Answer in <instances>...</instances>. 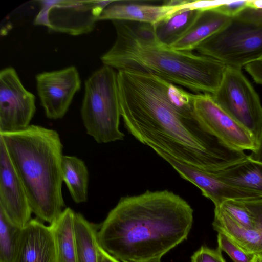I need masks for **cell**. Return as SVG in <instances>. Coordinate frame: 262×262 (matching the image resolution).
Masks as SVG:
<instances>
[{
    "label": "cell",
    "mask_w": 262,
    "mask_h": 262,
    "mask_svg": "<svg viewBox=\"0 0 262 262\" xmlns=\"http://www.w3.org/2000/svg\"><path fill=\"white\" fill-rule=\"evenodd\" d=\"M124 125L138 141L204 171L214 172L247 156L211 134L198 121L194 94L150 73L118 71Z\"/></svg>",
    "instance_id": "1"
},
{
    "label": "cell",
    "mask_w": 262,
    "mask_h": 262,
    "mask_svg": "<svg viewBox=\"0 0 262 262\" xmlns=\"http://www.w3.org/2000/svg\"><path fill=\"white\" fill-rule=\"evenodd\" d=\"M193 212L185 200L166 190L124 196L101 224L97 243L120 262L161 261L187 238Z\"/></svg>",
    "instance_id": "2"
},
{
    "label": "cell",
    "mask_w": 262,
    "mask_h": 262,
    "mask_svg": "<svg viewBox=\"0 0 262 262\" xmlns=\"http://www.w3.org/2000/svg\"><path fill=\"white\" fill-rule=\"evenodd\" d=\"M116 32L112 47L100 59L118 71L150 73L196 94H213L227 66L211 57L176 50L162 43L157 35L146 37L130 21H112Z\"/></svg>",
    "instance_id": "3"
},
{
    "label": "cell",
    "mask_w": 262,
    "mask_h": 262,
    "mask_svg": "<svg viewBox=\"0 0 262 262\" xmlns=\"http://www.w3.org/2000/svg\"><path fill=\"white\" fill-rule=\"evenodd\" d=\"M37 219L52 224L65 209L62 192L63 144L54 129L37 125L0 133Z\"/></svg>",
    "instance_id": "4"
},
{
    "label": "cell",
    "mask_w": 262,
    "mask_h": 262,
    "mask_svg": "<svg viewBox=\"0 0 262 262\" xmlns=\"http://www.w3.org/2000/svg\"><path fill=\"white\" fill-rule=\"evenodd\" d=\"M81 116L86 133L98 143L123 139L117 72L107 66L94 72L84 82Z\"/></svg>",
    "instance_id": "5"
},
{
    "label": "cell",
    "mask_w": 262,
    "mask_h": 262,
    "mask_svg": "<svg viewBox=\"0 0 262 262\" xmlns=\"http://www.w3.org/2000/svg\"><path fill=\"white\" fill-rule=\"evenodd\" d=\"M195 50L227 66L242 69L262 59V25L232 18Z\"/></svg>",
    "instance_id": "6"
},
{
    "label": "cell",
    "mask_w": 262,
    "mask_h": 262,
    "mask_svg": "<svg viewBox=\"0 0 262 262\" xmlns=\"http://www.w3.org/2000/svg\"><path fill=\"white\" fill-rule=\"evenodd\" d=\"M211 95L215 102L244 127L256 143L262 130V105L241 69L227 66L219 88Z\"/></svg>",
    "instance_id": "7"
},
{
    "label": "cell",
    "mask_w": 262,
    "mask_h": 262,
    "mask_svg": "<svg viewBox=\"0 0 262 262\" xmlns=\"http://www.w3.org/2000/svg\"><path fill=\"white\" fill-rule=\"evenodd\" d=\"M41 8L34 24L71 35L93 30L104 8L113 1H39Z\"/></svg>",
    "instance_id": "8"
},
{
    "label": "cell",
    "mask_w": 262,
    "mask_h": 262,
    "mask_svg": "<svg viewBox=\"0 0 262 262\" xmlns=\"http://www.w3.org/2000/svg\"><path fill=\"white\" fill-rule=\"evenodd\" d=\"M35 111V96L24 87L15 70L10 67L1 70L0 133L26 128Z\"/></svg>",
    "instance_id": "9"
},
{
    "label": "cell",
    "mask_w": 262,
    "mask_h": 262,
    "mask_svg": "<svg viewBox=\"0 0 262 262\" xmlns=\"http://www.w3.org/2000/svg\"><path fill=\"white\" fill-rule=\"evenodd\" d=\"M194 107L200 123L222 142L238 150L255 149L252 135L223 110L211 95L196 94Z\"/></svg>",
    "instance_id": "10"
},
{
    "label": "cell",
    "mask_w": 262,
    "mask_h": 262,
    "mask_svg": "<svg viewBox=\"0 0 262 262\" xmlns=\"http://www.w3.org/2000/svg\"><path fill=\"white\" fill-rule=\"evenodd\" d=\"M40 104L46 116L58 119L67 113L75 94L80 90L81 80L74 66L43 72L35 77Z\"/></svg>",
    "instance_id": "11"
},
{
    "label": "cell",
    "mask_w": 262,
    "mask_h": 262,
    "mask_svg": "<svg viewBox=\"0 0 262 262\" xmlns=\"http://www.w3.org/2000/svg\"><path fill=\"white\" fill-rule=\"evenodd\" d=\"M0 209L20 228L32 219V211L24 185L0 138Z\"/></svg>",
    "instance_id": "12"
},
{
    "label": "cell",
    "mask_w": 262,
    "mask_h": 262,
    "mask_svg": "<svg viewBox=\"0 0 262 262\" xmlns=\"http://www.w3.org/2000/svg\"><path fill=\"white\" fill-rule=\"evenodd\" d=\"M154 150L170 164L183 178L199 188L202 194L210 199L215 206L230 200L245 201L262 198L258 194L222 181L214 172L204 171L182 162L161 150Z\"/></svg>",
    "instance_id": "13"
},
{
    "label": "cell",
    "mask_w": 262,
    "mask_h": 262,
    "mask_svg": "<svg viewBox=\"0 0 262 262\" xmlns=\"http://www.w3.org/2000/svg\"><path fill=\"white\" fill-rule=\"evenodd\" d=\"M15 262H56L55 240L50 225L32 219L22 228Z\"/></svg>",
    "instance_id": "14"
},
{
    "label": "cell",
    "mask_w": 262,
    "mask_h": 262,
    "mask_svg": "<svg viewBox=\"0 0 262 262\" xmlns=\"http://www.w3.org/2000/svg\"><path fill=\"white\" fill-rule=\"evenodd\" d=\"M185 2V1L171 0L162 5H155L113 1L103 10L98 20L131 21L154 25L182 9Z\"/></svg>",
    "instance_id": "15"
},
{
    "label": "cell",
    "mask_w": 262,
    "mask_h": 262,
    "mask_svg": "<svg viewBox=\"0 0 262 262\" xmlns=\"http://www.w3.org/2000/svg\"><path fill=\"white\" fill-rule=\"evenodd\" d=\"M232 18L212 9L199 10L188 29L168 47L191 52L204 40L222 30Z\"/></svg>",
    "instance_id": "16"
},
{
    "label": "cell",
    "mask_w": 262,
    "mask_h": 262,
    "mask_svg": "<svg viewBox=\"0 0 262 262\" xmlns=\"http://www.w3.org/2000/svg\"><path fill=\"white\" fill-rule=\"evenodd\" d=\"M213 229L227 235L247 252L262 256V231L246 228L218 207L214 208Z\"/></svg>",
    "instance_id": "17"
},
{
    "label": "cell",
    "mask_w": 262,
    "mask_h": 262,
    "mask_svg": "<svg viewBox=\"0 0 262 262\" xmlns=\"http://www.w3.org/2000/svg\"><path fill=\"white\" fill-rule=\"evenodd\" d=\"M222 181L262 196V163L247 157L222 170L214 172Z\"/></svg>",
    "instance_id": "18"
},
{
    "label": "cell",
    "mask_w": 262,
    "mask_h": 262,
    "mask_svg": "<svg viewBox=\"0 0 262 262\" xmlns=\"http://www.w3.org/2000/svg\"><path fill=\"white\" fill-rule=\"evenodd\" d=\"M75 214L70 208H66L59 218L50 225L55 240L56 262H77Z\"/></svg>",
    "instance_id": "19"
},
{
    "label": "cell",
    "mask_w": 262,
    "mask_h": 262,
    "mask_svg": "<svg viewBox=\"0 0 262 262\" xmlns=\"http://www.w3.org/2000/svg\"><path fill=\"white\" fill-rule=\"evenodd\" d=\"M62 181L76 203L88 200L89 172L84 162L73 156L63 155L61 160Z\"/></svg>",
    "instance_id": "20"
},
{
    "label": "cell",
    "mask_w": 262,
    "mask_h": 262,
    "mask_svg": "<svg viewBox=\"0 0 262 262\" xmlns=\"http://www.w3.org/2000/svg\"><path fill=\"white\" fill-rule=\"evenodd\" d=\"M198 11L182 8L154 24L156 34L159 41L168 47L177 41L188 29Z\"/></svg>",
    "instance_id": "21"
},
{
    "label": "cell",
    "mask_w": 262,
    "mask_h": 262,
    "mask_svg": "<svg viewBox=\"0 0 262 262\" xmlns=\"http://www.w3.org/2000/svg\"><path fill=\"white\" fill-rule=\"evenodd\" d=\"M77 262H99L97 231L95 226L79 213L75 214Z\"/></svg>",
    "instance_id": "22"
},
{
    "label": "cell",
    "mask_w": 262,
    "mask_h": 262,
    "mask_svg": "<svg viewBox=\"0 0 262 262\" xmlns=\"http://www.w3.org/2000/svg\"><path fill=\"white\" fill-rule=\"evenodd\" d=\"M21 230L0 209V262H15Z\"/></svg>",
    "instance_id": "23"
},
{
    "label": "cell",
    "mask_w": 262,
    "mask_h": 262,
    "mask_svg": "<svg viewBox=\"0 0 262 262\" xmlns=\"http://www.w3.org/2000/svg\"><path fill=\"white\" fill-rule=\"evenodd\" d=\"M215 207L221 208L243 227L247 229L257 230L250 212L242 201L227 200Z\"/></svg>",
    "instance_id": "24"
},
{
    "label": "cell",
    "mask_w": 262,
    "mask_h": 262,
    "mask_svg": "<svg viewBox=\"0 0 262 262\" xmlns=\"http://www.w3.org/2000/svg\"><path fill=\"white\" fill-rule=\"evenodd\" d=\"M218 249L225 252L234 262H253L256 255L250 253L235 241L221 232L217 234Z\"/></svg>",
    "instance_id": "25"
},
{
    "label": "cell",
    "mask_w": 262,
    "mask_h": 262,
    "mask_svg": "<svg viewBox=\"0 0 262 262\" xmlns=\"http://www.w3.org/2000/svg\"><path fill=\"white\" fill-rule=\"evenodd\" d=\"M250 1H240L226 3H219L211 9L230 18L236 17L245 8L250 7Z\"/></svg>",
    "instance_id": "26"
},
{
    "label": "cell",
    "mask_w": 262,
    "mask_h": 262,
    "mask_svg": "<svg viewBox=\"0 0 262 262\" xmlns=\"http://www.w3.org/2000/svg\"><path fill=\"white\" fill-rule=\"evenodd\" d=\"M191 262H226L222 251L202 246L191 256Z\"/></svg>",
    "instance_id": "27"
},
{
    "label": "cell",
    "mask_w": 262,
    "mask_h": 262,
    "mask_svg": "<svg viewBox=\"0 0 262 262\" xmlns=\"http://www.w3.org/2000/svg\"><path fill=\"white\" fill-rule=\"evenodd\" d=\"M242 201L250 212L256 229L262 231V198Z\"/></svg>",
    "instance_id": "28"
},
{
    "label": "cell",
    "mask_w": 262,
    "mask_h": 262,
    "mask_svg": "<svg viewBox=\"0 0 262 262\" xmlns=\"http://www.w3.org/2000/svg\"><path fill=\"white\" fill-rule=\"evenodd\" d=\"M233 18L249 23L262 25V8L247 7Z\"/></svg>",
    "instance_id": "29"
},
{
    "label": "cell",
    "mask_w": 262,
    "mask_h": 262,
    "mask_svg": "<svg viewBox=\"0 0 262 262\" xmlns=\"http://www.w3.org/2000/svg\"><path fill=\"white\" fill-rule=\"evenodd\" d=\"M244 69L253 80L262 85V62L258 61L246 65Z\"/></svg>",
    "instance_id": "30"
},
{
    "label": "cell",
    "mask_w": 262,
    "mask_h": 262,
    "mask_svg": "<svg viewBox=\"0 0 262 262\" xmlns=\"http://www.w3.org/2000/svg\"><path fill=\"white\" fill-rule=\"evenodd\" d=\"M248 157L251 160L262 163V130L256 141L255 149Z\"/></svg>",
    "instance_id": "31"
},
{
    "label": "cell",
    "mask_w": 262,
    "mask_h": 262,
    "mask_svg": "<svg viewBox=\"0 0 262 262\" xmlns=\"http://www.w3.org/2000/svg\"><path fill=\"white\" fill-rule=\"evenodd\" d=\"M97 251L99 262H120L105 252L98 244Z\"/></svg>",
    "instance_id": "32"
},
{
    "label": "cell",
    "mask_w": 262,
    "mask_h": 262,
    "mask_svg": "<svg viewBox=\"0 0 262 262\" xmlns=\"http://www.w3.org/2000/svg\"><path fill=\"white\" fill-rule=\"evenodd\" d=\"M255 261L256 262H262V256L261 255H256Z\"/></svg>",
    "instance_id": "33"
},
{
    "label": "cell",
    "mask_w": 262,
    "mask_h": 262,
    "mask_svg": "<svg viewBox=\"0 0 262 262\" xmlns=\"http://www.w3.org/2000/svg\"><path fill=\"white\" fill-rule=\"evenodd\" d=\"M146 262H161V261H146Z\"/></svg>",
    "instance_id": "34"
},
{
    "label": "cell",
    "mask_w": 262,
    "mask_h": 262,
    "mask_svg": "<svg viewBox=\"0 0 262 262\" xmlns=\"http://www.w3.org/2000/svg\"><path fill=\"white\" fill-rule=\"evenodd\" d=\"M259 61L262 62V59Z\"/></svg>",
    "instance_id": "35"
},
{
    "label": "cell",
    "mask_w": 262,
    "mask_h": 262,
    "mask_svg": "<svg viewBox=\"0 0 262 262\" xmlns=\"http://www.w3.org/2000/svg\"><path fill=\"white\" fill-rule=\"evenodd\" d=\"M253 262H256V261H255V260H254Z\"/></svg>",
    "instance_id": "36"
}]
</instances>
